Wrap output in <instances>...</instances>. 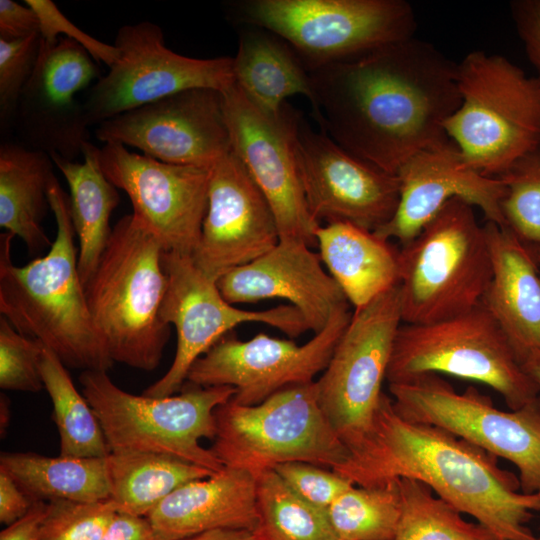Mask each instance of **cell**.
<instances>
[{"label":"cell","mask_w":540,"mask_h":540,"mask_svg":"<svg viewBox=\"0 0 540 540\" xmlns=\"http://www.w3.org/2000/svg\"><path fill=\"white\" fill-rule=\"evenodd\" d=\"M510 8L526 54L540 77V0H515Z\"/></svg>","instance_id":"b9f144b4"},{"label":"cell","mask_w":540,"mask_h":540,"mask_svg":"<svg viewBox=\"0 0 540 540\" xmlns=\"http://www.w3.org/2000/svg\"><path fill=\"white\" fill-rule=\"evenodd\" d=\"M534 254V257L538 263L539 269H540V249L537 250H531Z\"/></svg>","instance_id":"f907efd6"},{"label":"cell","mask_w":540,"mask_h":540,"mask_svg":"<svg viewBox=\"0 0 540 540\" xmlns=\"http://www.w3.org/2000/svg\"><path fill=\"white\" fill-rule=\"evenodd\" d=\"M146 519L155 540H180L217 529L254 531L259 522L256 477L246 470L224 467L182 485Z\"/></svg>","instance_id":"cb8c5ba5"},{"label":"cell","mask_w":540,"mask_h":540,"mask_svg":"<svg viewBox=\"0 0 540 540\" xmlns=\"http://www.w3.org/2000/svg\"><path fill=\"white\" fill-rule=\"evenodd\" d=\"M48 200L57 231L43 257L12 262L15 237L0 235V313L21 334L39 340L67 367L107 371L114 364L92 318L78 271L70 199L54 175Z\"/></svg>","instance_id":"3957f363"},{"label":"cell","mask_w":540,"mask_h":540,"mask_svg":"<svg viewBox=\"0 0 540 540\" xmlns=\"http://www.w3.org/2000/svg\"><path fill=\"white\" fill-rule=\"evenodd\" d=\"M492 276L481 304L522 363L540 352V269L533 252L506 226L486 221Z\"/></svg>","instance_id":"d4e9b609"},{"label":"cell","mask_w":540,"mask_h":540,"mask_svg":"<svg viewBox=\"0 0 540 540\" xmlns=\"http://www.w3.org/2000/svg\"><path fill=\"white\" fill-rule=\"evenodd\" d=\"M522 367L540 388V352L530 355Z\"/></svg>","instance_id":"c3c4849f"},{"label":"cell","mask_w":540,"mask_h":540,"mask_svg":"<svg viewBox=\"0 0 540 540\" xmlns=\"http://www.w3.org/2000/svg\"><path fill=\"white\" fill-rule=\"evenodd\" d=\"M397 176V209L386 224L374 231L385 240L394 238L402 245L410 242L454 198L480 208L486 221L505 226L501 208L506 193L504 183L467 166L450 139L414 154Z\"/></svg>","instance_id":"7402d4cb"},{"label":"cell","mask_w":540,"mask_h":540,"mask_svg":"<svg viewBox=\"0 0 540 540\" xmlns=\"http://www.w3.org/2000/svg\"><path fill=\"white\" fill-rule=\"evenodd\" d=\"M351 317L349 306L341 308L325 329L302 345L264 333L246 341L225 335L193 363L186 382L230 386L236 391L230 401L257 405L287 387L314 382L326 369Z\"/></svg>","instance_id":"2e32d148"},{"label":"cell","mask_w":540,"mask_h":540,"mask_svg":"<svg viewBox=\"0 0 540 540\" xmlns=\"http://www.w3.org/2000/svg\"><path fill=\"white\" fill-rule=\"evenodd\" d=\"M98 150L88 141L83 149V162L50 154L69 187L71 219L79 239L78 271L84 286L110 239V218L120 200L117 188L99 165Z\"/></svg>","instance_id":"f1b7e54d"},{"label":"cell","mask_w":540,"mask_h":540,"mask_svg":"<svg viewBox=\"0 0 540 540\" xmlns=\"http://www.w3.org/2000/svg\"><path fill=\"white\" fill-rule=\"evenodd\" d=\"M96 61L78 43L41 39L38 60L17 106L14 124L28 148L74 161L88 142L83 102L76 95L100 78Z\"/></svg>","instance_id":"ffe728a7"},{"label":"cell","mask_w":540,"mask_h":540,"mask_svg":"<svg viewBox=\"0 0 540 540\" xmlns=\"http://www.w3.org/2000/svg\"><path fill=\"white\" fill-rule=\"evenodd\" d=\"M161 241L132 214L112 228L96 270L85 284L88 306L112 360L152 371L170 326L160 317L167 287Z\"/></svg>","instance_id":"277c9868"},{"label":"cell","mask_w":540,"mask_h":540,"mask_svg":"<svg viewBox=\"0 0 540 540\" xmlns=\"http://www.w3.org/2000/svg\"><path fill=\"white\" fill-rule=\"evenodd\" d=\"M25 4L31 7L37 14L40 25V36L47 44H54L59 34H65L82 46L96 62H103L109 68L119 57L118 48L113 44H107L75 26L50 0H25Z\"/></svg>","instance_id":"60d3db41"},{"label":"cell","mask_w":540,"mask_h":540,"mask_svg":"<svg viewBox=\"0 0 540 540\" xmlns=\"http://www.w3.org/2000/svg\"><path fill=\"white\" fill-rule=\"evenodd\" d=\"M47 506L48 502H35L23 517L1 531L0 540H40Z\"/></svg>","instance_id":"bcb514c9"},{"label":"cell","mask_w":540,"mask_h":540,"mask_svg":"<svg viewBox=\"0 0 540 540\" xmlns=\"http://www.w3.org/2000/svg\"><path fill=\"white\" fill-rule=\"evenodd\" d=\"M343 540H393L401 516L398 480L376 486L354 485L327 509Z\"/></svg>","instance_id":"e575fe53"},{"label":"cell","mask_w":540,"mask_h":540,"mask_svg":"<svg viewBox=\"0 0 540 540\" xmlns=\"http://www.w3.org/2000/svg\"><path fill=\"white\" fill-rule=\"evenodd\" d=\"M283 482L308 503L327 510L354 484L332 469L306 462H287L273 468Z\"/></svg>","instance_id":"ab89813d"},{"label":"cell","mask_w":540,"mask_h":540,"mask_svg":"<svg viewBox=\"0 0 540 540\" xmlns=\"http://www.w3.org/2000/svg\"><path fill=\"white\" fill-rule=\"evenodd\" d=\"M100 540H155L146 517L117 512Z\"/></svg>","instance_id":"f6af8a7d"},{"label":"cell","mask_w":540,"mask_h":540,"mask_svg":"<svg viewBox=\"0 0 540 540\" xmlns=\"http://www.w3.org/2000/svg\"><path fill=\"white\" fill-rule=\"evenodd\" d=\"M98 160L107 179L127 194L132 215L165 251L192 256L207 211L210 168L162 162L118 143L99 148Z\"/></svg>","instance_id":"e0dca14e"},{"label":"cell","mask_w":540,"mask_h":540,"mask_svg":"<svg viewBox=\"0 0 540 540\" xmlns=\"http://www.w3.org/2000/svg\"><path fill=\"white\" fill-rule=\"evenodd\" d=\"M167 287L160 309L162 321L177 333L174 360L167 372L143 395L162 398L182 389L193 363L236 326L264 323L291 338L308 331L301 313L290 304L249 311L236 308L221 295L215 280L205 275L191 255L164 251Z\"/></svg>","instance_id":"5bb4252c"},{"label":"cell","mask_w":540,"mask_h":540,"mask_svg":"<svg viewBox=\"0 0 540 540\" xmlns=\"http://www.w3.org/2000/svg\"><path fill=\"white\" fill-rule=\"evenodd\" d=\"M498 178L505 226L531 250L540 249V148L524 156Z\"/></svg>","instance_id":"d590c367"},{"label":"cell","mask_w":540,"mask_h":540,"mask_svg":"<svg viewBox=\"0 0 540 540\" xmlns=\"http://www.w3.org/2000/svg\"><path fill=\"white\" fill-rule=\"evenodd\" d=\"M40 34L19 40L0 39V122L6 129L14 123L19 99L35 69Z\"/></svg>","instance_id":"f35d334b"},{"label":"cell","mask_w":540,"mask_h":540,"mask_svg":"<svg viewBox=\"0 0 540 540\" xmlns=\"http://www.w3.org/2000/svg\"><path fill=\"white\" fill-rule=\"evenodd\" d=\"M339 540H343V539H339Z\"/></svg>","instance_id":"816d5d0a"},{"label":"cell","mask_w":540,"mask_h":540,"mask_svg":"<svg viewBox=\"0 0 540 540\" xmlns=\"http://www.w3.org/2000/svg\"><path fill=\"white\" fill-rule=\"evenodd\" d=\"M356 486L417 480L501 540H540L527 527L540 494L521 492L498 458L440 427L407 420L383 394L371 428L332 469Z\"/></svg>","instance_id":"7a4b0ae2"},{"label":"cell","mask_w":540,"mask_h":540,"mask_svg":"<svg viewBox=\"0 0 540 540\" xmlns=\"http://www.w3.org/2000/svg\"><path fill=\"white\" fill-rule=\"evenodd\" d=\"M114 45L117 61L83 101L89 126L184 90L223 91L234 83L232 57L180 55L167 48L162 29L149 21L120 27Z\"/></svg>","instance_id":"4fadbf2b"},{"label":"cell","mask_w":540,"mask_h":540,"mask_svg":"<svg viewBox=\"0 0 540 540\" xmlns=\"http://www.w3.org/2000/svg\"><path fill=\"white\" fill-rule=\"evenodd\" d=\"M491 276L488 240L474 207L450 200L399 249L402 322L433 323L476 307Z\"/></svg>","instance_id":"8992f818"},{"label":"cell","mask_w":540,"mask_h":540,"mask_svg":"<svg viewBox=\"0 0 540 540\" xmlns=\"http://www.w3.org/2000/svg\"><path fill=\"white\" fill-rule=\"evenodd\" d=\"M53 165L43 151L8 142L0 147V226L18 236L31 254L52 244L41 223L50 208Z\"/></svg>","instance_id":"83f0119b"},{"label":"cell","mask_w":540,"mask_h":540,"mask_svg":"<svg viewBox=\"0 0 540 540\" xmlns=\"http://www.w3.org/2000/svg\"><path fill=\"white\" fill-rule=\"evenodd\" d=\"M256 540H339L327 513L294 493L274 469L256 476Z\"/></svg>","instance_id":"d6a6232c"},{"label":"cell","mask_w":540,"mask_h":540,"mask_svg":"<svg viewBox=\"0 0 540 540\" xmlns=\"http://www.w3.org/2000/svg\"><path fill=\"white\" fill-rule=\"evenodd\" d=\"M40 371L52 405L61 456L106 457L110 454L100 422L82 392H79L68 368L48 348H44Z\"/></svg>","instance_id":"1f68e13d"},{"label":"cell","mask_w":540,"mask_h":540,"mask_svg":"<svg viewBox=\"0 0 540 540\" xmlns=\"http://www.w3.org/2000/svg\"><path fill=\"white\" fill-rule=\"evenodd\" d=\"M461 102L445 122L465 164L499 177L540 148V77L498 54L472 51L458 63Z\"/></svg>","instance_id":"5b68a950"},{"label":"cell","mask_w":540,"mask_h":540,"mask_svg":"<svg viewBox=\"0 0 540 540\" xmlns=\"http://www.w3.org/2000/svg\"><path fill=\"white\" fill-rule=\"evenodd\" d=\"M401 322L397 285L355 309L315 381L319 404L348 451L371 428Z\"/></svg>","instance_id":"7c38bea8"},{"label":"cell","mask_w":540,"mask_h":540,"mask_svg":"<svg viewBox=\"0 0 540 540\" xmlns=\"http://www.w3.org/2000/svg\"><path fill=\"white\" fill-rule=\"evenodd\" d=\"M222 95L231 150L269 203L280 239L316 245L315 232L321 224L308 209L297 157L302 113L287 102L277 113L265 112L235 83Z\"/></svg>","instance_id":"9a60e30c"},{"label":"cell","mask_w":540,"mask_h":540,"mask_svg":"<svg viewBox=\"0 0 540 540\" xmlns=\"http://www.w3.org/2000/svg\"><path fill=\"white\" fill-rule=\"evenodd\" d=\"M180 540H256V537L249 530L217 529Z\"/></svg>","instance_id":"7dc6e473"},{"label":"cell","mask_w":540,"mask_h":540,"mask_svg":"<svg viewBox=\"0 0 540 540\" xmlns=\"http://www.w3.org/2000/svg\"><path fill=\"white\" fill-rule=\"evenodd\" d=\"M322 263L320 255L305 242L280 239L270 251L228 271L216 283L231 304L271 298L289 301L301 313L308 329L317 334L349 302Z\"/></svg>","instance_id":"603a6c76"},{"label":"cell","mask_w":540,"mask_h":540,"mask_svg":"<svg viewBox=\"0 0 540 540\" xmlns=\"http://www.w3.org/2000/svg\"><path fill=\"white\" fill-rule=\"evenodd\" d=\"M392 406L403 418L434 425L515 465L521 492L540 494V396L505 411L469 386L459 392L437 374L389 384Z\"/></svg>","instance_id":"8fae6325"},{"label":"cell","mask_w":540,"mask_h":540,"mask_svg":"<svg viewBox=\"0 0 540 540\" xmlns=\"http://www.w3.org/2000/svg\"><path fill=\"white\" fill-rule=\"evenodd\" d=\"M95 136L178 165L210 168L231 151L222 91L211 88L184 90L105 120Z\"/></svg>","instance_id":"ac0fdd59"},{"label":"cell","mask_w":540,"mask_h":540,"mask_svg":"<svg viewBox=\"0 0 540 540\" xmlns=\"http://www.w3.org/2000/svg\"><path fill=\"white\" fill-rule=\"evenodd\" d=\"M45 346L19 333L0 317V388L8 391L39 392L44 388L40 362Z\"/></svg>","instance_id":"74e56055"},{"label":"cell","mask_w":540,"mask_h":540,"mask_svg":"<svg viewBox=\"0 0 540 540\" xmlns=\"http://www.w3.org/2000/svg\"><path fill=\"white\" fill-rule=\"evenodd\" d=\"M301 183L312 217L374 232L394 215L400 197L397 175L353 155L303 118L297 138Z\"/></svg>","instance_id":"d6986e66"},{"label":"cell","mask_w":540,"mask_h":540,"mask_svg":"<svg viewBox=\"0 0 540 540\" xmlns=\"http://www.w3.org/2000/svg\"><path fill=\"white\" fill-rule=\"evenodd\" d=\"M10 419H11L10 401L6 395L1 393L0 395V431H1L2 437L9 426Z\"/></svg>","instance_id":"681fc988"},{"label":"cell","mask_w":540,"mask_h":540,"mask_svg":"<svg viewBox=\"0 0 540 540\" xmlns=\"http://www.w3.org/2000/svg\"><path fill=\"white\" fill-rule=\"evenodd\" d=\"M401 516L393 540H501L481 524L470 522L425 484L398 479Z\"/></svg>","instance_id":"836d02e7"},{"label":"cell","mask_w":540,"mask_h":540,"mask_svg":"<svg viewBox=\"0 0 540 540\" xmlns=\"http://www.w3.org/2000/svg\"><path fill=\"white\" fill-rule=\"evenodd\" d=\"M117 512L111 499L48 502L40 540H100Z\"/></svg>","instance_id":"8d00e7d4"},{"label":"cell","mask_w":540,"mask_h":540,"mask_svg":"<svg viewBox=\"0 0 540 540\" xmlns=\"http://www.w3.org/2000/svg\"><path fill=\"white\" fill-rule=\"evenodd\" d=\"M79 382L100 422L110 453H157L215 473L224 468L200 440H214V410L234 396L233 387H201L185 382L181 393L155 398L121 389L107 371H82Z\"/></svg>","instance_id":"52a82bcc"},{"label":"cell","mask_w":540,"mask_h":540,"mask_svg":"<svg viewBox=\"0 0 540 540\" xmlns=\"http://www.w3.org/2000/svg\"><path fill=\"white\" fill-rule=\"evenodd\" d=\"M315 238L328 273L355 309L399 284V250L389 240L344 222L320 225Z\"/></svg>","instance_id":"484cf974"},{"label":"cell","mask_w":540,"mask_h":540,"mask_svg":"<svg viewBox=\"0 0 540 540\" xmlns=\"http://www.w3.org/2000/svg\"><path fill=\"white\" fill-rule=\"evenodd\" d=\"M229 18L281 37L308 72L415 36L417 20L404 0H243Z\"/></svg>","instance_id":"ba28073f"},{"label":"cell","mask_w":540,"mask_h":540,"mask_svg":"<svg viewBox=\"0 0 540 540\" xmlns=\"http://www.w3.org/2000/svg\"><path fill=\"white\" fill-rule=\"evenodd\" d=\"M40 34L37 14L27 4L0 0V39L12 41Z\"/></svg>","instance_id":"7bdbcfd3"},{"label":"cell","mask_w":540,"mask_h":540,"mask_svg":"<svg viewBox=\"0 0 540 540\" xmlns=\"http://www.w3.org/2000/svg\"><path fill=\"white\" fill-rule=\"evenodd\" d=\"M234 83L257 107L277 113L294 95L313 98L311 78L291 46L276 34L245 26L233 58Z\"/></svg>","instance_id":"4316f807"},{"label":"cell","mask_w":540,"mask_h":540,"mask_svg":"<svg viewBox=\"0 0 540 540\" xmlns=\"http://www.w3.org/2000/svg\"><path fill=\"white\" fill-rule=\"evenodd\" d=\"M34 502L17 483L0 469V522L6 526L23 517Z\"/></svg>","instance_id":"ee69618b"},{"label":"cell","mask_w":540,"mask_h":540,"mask_svg":"<svg viewBox=\"0 0 540 540\" xmlns=\"http://www.w3.org/2000/svg\"><path fill=\"white\" fill-rule=\"evenodd\" d=\"M214 418L209 449L224 467L255 477L287 462L333 469L349 453L319 404L315 381L287 387L253 406L229 400L214 410Z\"/></svg>","instance_id":"9c48e42d"},{"label":"cell","mask_w":540,"mask_h":540,"mask_svg":"<svg viewBox=\"0 0 540 540\" xmlns=\"http://www.w3.org/2000/svg\"><path fill=\"white\" fill-rule=\"evenodd\" d=\"M458 63L415 36L310 71L321 130L353 155L397 175L419 151L448 140L458 109Z\"/></svg>","instance_id":"6da1fadb"},{"label":"cell","mask_w":540,"mask_h":540,"mask_svg":"<svg viewBox=\"0 0 540 540\" xmlns=\"http://www.w3.org/2000/svg\"><path fill=\"white\" fill-rule=\"evenodd\" d=\"M106 457H49L32 452H2L0 469L34 503L94 502L110 498Z\"/></svg>","instance_id":"f546056e"},{"label":"cell","mask_w":540,"mask_h":540,"mask_svg":"<svg viewBox=\"0 0 540 540\" xmlns=\"http://www.w3.org/2000/svg\"><path fill=\"white\" fill-rule=\"evenodd\" d=\"M280 240L272 209L231 150L210 167L208 204L192 259L217 281L261 257Z\"/></svg>","instance_id":"44dd1931"},{"label":"cell","mask_w":540,"mask_h":540,"mask_svg":"<svg viewBox=\"0 0 540 540\" xmlns=\"http://www.w3.org/2000/svg\"><path fill=\"white\" fill-rule=\"evenodd\" d=\"M425 374L481 383L518 409L540 396L507 337L480 303L454 317L399 327L387 370L388 384Z\"/></svg>","instance_id":"30bf717a"},{"label":"cell","mask_w":540,"mask_h":540,"mask_svg":"<svg viewBox=\"0 0 540 540\" xmlns=\"http://www.w3.org/2000/svg\"><path fill=\"white\" fill-rule=\"evenodd\" d=\"M106 464L109 499L118 512L140 517H146L182 485L216 474L176 457L149 452L110 453Z\"/></svg>","instance_id":"4dcf8cb0"}]
</instances>
